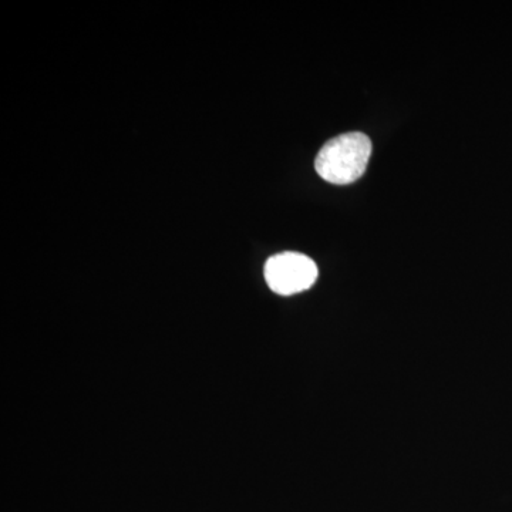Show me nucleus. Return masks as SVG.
<instances>
[{"instance_id": "f257e3e1", "label": "nucleus", "mask_w": 512, "mask_h": 512, "mask_svg": "<svg viewBox=\"0 0 512 512\" xmlns=\"http://www.w3.org/2000/svg\"><path fill=\"white\" fill-rule=\"evenodd\" d=\"M370 156L372 141L366 134L355 131L332 138L320 148L315 167L330 184H352L365 174Z\"/></svg>"}, {"instance_id": "f03ea898", "label": "nucleus", "mask_w": 512, "mask_h": 512, "mask_svg": "<svg viewBox=\"0 0 512 512\" xmlns=\"http://www.w3.org/2000/svg\"><path fill=\"white\" fill-rule=\"evenodd\" d=\"M265 281L278 295H295L306 291L318 279V266L299 252H282L271 256L264 269Z\"/></svg>"}]
</instances>
